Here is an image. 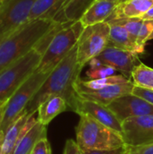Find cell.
<instances>
[{"label":"cell","mask_w":153,"mask_h":154,"mask_svg":"<svg viewBox=\"0 0 153 154\" xmlns=\"http://www.w3.org/2000/svg\"><path fill=\"white\" fill-rule=\"evenodd\" d=\"M131 78L134 86L153 91L152 68L141 62L133 69Z\"/></svg>","instance_id":"obj_23"},{"label":"cell","mask_w":153,"mask_h":154,"mask_svg":"<svg viewBox=\"0 0 153 154\" xmlns=\"http://www.w3.org/2000/svg\"><path fill=\"white\" fill-rule=\"evenodd\" d=\"M129 152L130 154H153V143L135 148H130Z\"/></svg>","instance_id":"obj_31"},{"label":"cell","mask_w":153,"mask_h":154,"mask_svg":"<svg viewBox=\"0 0 153 154\" xmlns=\"http://www.w3.org/2000/svg\"><path fill=\"white\" fill-rule=\"evenodd\" d=\"M89 69L86 72L88 79H99L115 75L116 70L109 66L101 64L96 58L89 63Z\"/></svg>","instance_id":"obj_24"},{"label":"cell","mask_w":153,"mask_h":154,"mask_svg":"<svg viewBox=\"0 0 153 154\" xmlns=\"http://www.w3.org/2000/svg\"><path fill=\"white\" fill-rule=\"evenodd\" d=\"M84 28L81 22L78 21L71 23L60 30L42 54L41 62L36 70L41 72H51L77 45Z\"/></svg>","instance_id":"obj_4"},{"label":"cell","mask_w":153,"mask_h":154,"mask_svg":"<svg viewBox=\"0 0 153 154\" xmlns=\"http://www.w3.org/2000/svg\"><path fill=\"white\" fill-rule=\"evenodd\" d=\"M72 111L77 113L78 116H89L102 125L109 127L122 135V123L117 119L108 106H105L93 101L85 100L78 97Z\"/></svg>","instance_id":"obj_12"},{"label":"cell","mask_w":153,"mask_h":154,"mask_svg":"<svg viewBox=\"0 0 153 154\" xmlns=\"http://www.w3.org/2000/svg\"><path fill=\"white\" fill-rule=\"evenodd\" d=\"M122 136L128 149L153 143V115L122 122Z\"/></svg>","instance_id":"obj_9"},{"label":"cell","mask_w":153,"mask_h":154,"mask_svg":"<svg viewBox=\"0 0 153 154\" xmlns=\"http://www.w3.org/2000/svg\"><path fill=\"white\" fill-rule=\"evenodd\" d=\"M50 73V72H41L35 70L22 84L5 105L0 131L5 134V132L19 119L28 104L45 82Z\"/></svg>","instance_id":"obj_5"},{"label":"cell","mask_w":153,"mask_h":154,"mask_svg":"<svg viewBox=\"0 0 153 154\" xmlns=\"http://www.w3.org/2000/svg\"><path fill=\"white\" fill-rule=\"evenodd\" d=\"M131 81V79H127L122 74L119 75H114L111 77L104 78V79H88V80H84L81 79L80 78L77 80L76 85L79 88H86V89H90V90H98L109 86L113 85H117V84H123V83H127Z\"/></svg>","instance_id":"obj_22"},{"label":"cell","mask_w":153,"mask_h":154,"mask_svg":"<svg viewBox=\"0 0 153 154\" xmlns=\"http://www.w3.org/2000/svg\"><path fill=\"white\" fill-rule=\"evenodd\" d=\"M45 137H47V128L37 121V123L21 137L14 154H31L35 144Z\"/></svg>","instance_id":"obj_20"},{"label":"cell","mask_w":153,"mask_h":154,"mask_svg":"<svg viewBox=\"0 0 153 154\" xmlns=\"http://www.w3.org/2000/svg\"><path fill=\"white\" fill-rule=\"evenodd\" d=\"M36 115L37 112L28 114L24 110L19 119L5 132L3 144V154L14 153L21 137L37 123L38 120Z\"/></svg>","instance_id":"obj_14"},{"label":"cell","mask_w":153,"mask_h":154,"mask_svg":"<svg viewBox=\"0 0 153 154\" xmlns=\"http://www.w3.org/2000/svg\"><path fill=\"white\" fill-rule=\"evenodd\" d=\"M2 4H3V0H0V7H1V5H2Z\"/></svg>","instance_id":"obj_36"},{"label":"cell","mask_w":153,"mask_h":154,"mask_svg":"<svg viewBox=\"0 0 153 154\" xmlns=\"http://www.w3.org/2000/svg\"><path fill=\"white\" fill-rule=\"evenodd\" d=\"M127 147L119 148L116 150H110V151H81L82 154H125L128 152Z\"/></svg>","instance_id":"obj_30"},{"label":"cell","mask_w":153,"mask_h":154,"mask_svg":"<svg viewBox=\"0 0 153 154\" xmlns=\"http://www.w3.org/2000/svg\"><path fill=\"white\" fill-rule=\"evenodd\" d=\"M57 23L37 19L23 25L0 42V73L32 51L38 42Z\"/></svg>","instance_id":"obj_2"},{"label":"cell","mask_w":153,"mask_h":154,"mask_svg":"<svg viewBox=\"0 0 153 154\" xmlns=\"http://www.w3.org/2000/svg\"><path fill=\"white\" fill-rule=\"evenodd\" d=\"M81 70L82 68L78 62V47L76 45L50 73L39 91L26 106V113H36L39 106L51 96L62 97L72 111L78 98L75 84L79 79Z\"/></svg>","instance_id":"obj_1"},{"label":"cell","mask_w":153,"mask_h":154,"mask_svg":"<svg viewBox=\"0 0 153 154\" xmlns=\"http://www.w3.org/2000/svg\"><path fill=\"white\" fill-rule=\"evenodd\" d=\"M132 94L142 97V99L146 100L147 102H149L151 105H153V91H151V90L144 89V88H138V87L134 86L133 88Z\"/></svg>","instance_id":"obj_28"},{"label":"cell","mask_w":153,"mask_h":154,"mask_svg":"<svg viewBox=\"0 0 153 154\" xmlns=\"http://www.w3.org/2000/svg\"><path fill=\"white\" fill-rule=\"evenodd\" d=\"M153 6V0H125L120 3L106 21L142 16Z\"/></svg>","instance_id":"obj_17"},{"label":"cell","mask_w":153,"mask_h":154,"mask_svg":"<svg viewBox=\"0 0 153 154\" xmlns=\"http://www.w3.org/2000/svg\"><path fill=\"white\" fill-rule=\"evenodd\" d=\"M108 108L121 123L129 118L153 115V105L132 93L115 99Z\"/></svg>","instance_id":"obj_10"},{"label":"cell","mask_w":153,"mask_h":154,"mask_svg":"<svg viewBox=\"0 0 153 154\" xmlns=\"http://www.w3.org/2000/svg\"><path fill=\"white\" fill-rule=\"evenodd\" d=\"M133 87L134 84L131 80L127 83L113 85L98 90H90V89L82 88L75 84V90L77 96L79 98L93 101L100 105H103L105 106H108L115 99L124 95L131 94Z\"/></svg>","instance_id":"obj_13"},{"label":"cell","mask_w":153,"mask_h":154,"mask_svg":"<svg viewBox=\"0 0 153 154\" xmlns=\"http://www.w3.org/2000/svg\"><path fill=\"white\" fill-rule=\"evenodd\" d=\"M95 0H64L60 11L54 17L57 23L78 22Z\"/></svg>","instance_id":"obj_16"},{"label":"cell","mask_w":153,"mask_h":154,"mask_svg":"<svg viewBox=\"0 0 153 154\" xmlns=\"http://www.w3.org/2000/svg\"><path fill=\"white\" fill-rule=\"evenodd\" d=\"M107 23H113L119 24L123 26L130 34L132 39L137 43V38L138 34L140 32V30L142 28L143 20H142L140 17H133V18H122V19H117V20H113L109 21Z\"/></svg>","instance_id":"obj_25"},{"label":"cell","mask_w":153,"mask_h":154,"mask_svg":"<svg viewBox=\"0 0 153 154\" xmlns=\"http://www.w3.org/2000/svg\"><path fill=\"white\" fill-rule=\"evenodd\" d=\"M119 4L117 0H95L79 21L84 27L106 22Z\"/></svg>","instance_id":"obj_15"},{"label":"cell","mask_w":153,"mask_h":154,"mask_svg":"<svg viewBox=\"0 0 153 154\" xmlns=\"http://www.w3.org/2000/svg\"><path fill=\"white\" fill-rule=\"evenodd\" d=\"M77 143L83 151H110L126 147L123 136L89 116L79 115Z\"/></svg>","instance_id":"obj_3"},{"label":"cell","mask_w":153,"mask_h":154,"mask_svg":"<svg viewBox=\"0 0 153 154\" xmlns=\"http://www.w3.org/2000/svg\"><path fill=\"white\" fill-rule=\"evenodd\" d=\"M5 105H3L0 106V126L2 125V121H3V118H4V114H5Z\"/></svg>","instance_id":"obj_34"},{"label":"cell","mask_w":153,"mask_h":154,"mask_svg":"<svg viewBox=\"0 0 153 154\" xmlns=\"http://www.w3.org/2000/svg\"><path fill=\"white\" fill-rule=\"evenodd\" d=\"M36 0H4L0 7V42L28 23Z\"/></svg>","instance_id":"obj_8"},{"label":"cell","mask_w":153,"mask_h":154,"mask_svg":"<svg viewBox=\"0 0 153 154\" xmlns=\"http://www.w3.org/2000/svg\"><path fill=\"white\" fill-rule=\"evenodd\" d=\"M110 24V35L108 46L133 52L137 55L142 54L145 49L140 47L130 36L128 32L121 25L108 23Z\"/></svg>","instance_id":"obj_19"},{"label":"cell","mask_w":153,"mask_h":154,"mask_svg":"<svg viewBox=\"0 0 153 154\" xmlns=\"http://www.w3.org/2000/svg\"><path fill=\"white\" fill-rule=\"evenodd\" d=\"M67 101L60 96H51L37 108V120L47 126L57 116L68 109Z\"/></svg>","instance_id":"obj_18"},{"label":"cell","mask_w":153,"mask_h":154,"mask_svg":"<svg viewBox=\"0 0 153 154\" xmlns=\"http://www.w3.org/2000/svg\"><path fill=\"white\" fill-rule=\"evenodd\" d=\"M5 139V133L0 131V154H3V144Z\"/></svg>","instance_id":"obj_33"},{"label":"cell","mask_w":153,"mask_h":154,"mask_svg":"<svg viewBox=\"0 0 153 154\" xmlns=\"http://www.w3.org/2000/svg\"><path fill=\"white\" fill-rule=\"evenodd\" d=\"M41 55L35 50L0 73V106L6 104L22 84L37 69Z\"/></svg>","instance_id":"obj_6"},{"label":"cell","mask_w":153,"mask_h":154,"mask_svg":"<svg viewBox=\"0 0 153 154\" xmlns=\"http://www.w3.org/2000/svg\"><path fill=\"white\" fill-rule=\"evenodd\" d=\"M79 154H82V152H81V153H79Z\"/></svg>","instance_id":"obj_39"},{"label":"cell","mask_w":153,"mask_h":154,"mask_svg":"<svg viewBox=\"0 0 153 154\" xmlns=\"http://www.w3.org/2000/svg\"><path fill=\"white\" fill-rule=\"evenodd\" d=\"M139 55L121 50L115 47L107 46L96 59L103 65L109 66L122 75L131 79V75L133 69L140 64Z\"/></svg>","instance_id":"obj_11"},{"label":"cell","mask_w":153,"mask_h":154,"mask_svg":"<svg viewBox=\"0 0 153 154\" xmlns=\"http://www.w3.org/2000/svg\"><path fill=\"white\" fill-rule=\"evenodd\" d=\"M31 154H51L50 144L47 137L41 139L33 147Z\"/></svg>","instance_id":"obj_27"},{"label":"cell","mask_w":153,"mask_h":154,"mask_svg":"<svg viewBox=\"0 0 153 154\" xmlns=\"http://www.w3.org/2000/svg\"><path fill=\"white\" fill-rule=\"evenodd\" d=\"M153 31V20H147V21H143L142 28L140 30V32L138 34V38H137V44L145 49V45L146 42H148V39L150 37V35L151 34Z\"/></svg>","instance_id":"obj_26"},{"label":"cell","mask_w":153,"mask_h":154,"mask_svg":"<svg viewBox=\"0 0 153 154\" xmlns=\"http://www.w3.org/2000/svg\"><path fill=\"white\" fill-rule=\"evenodd\" d=\"M81 153V150L77 142H74L71 139H69L65 143V148L63 154H79Z\"/></svg>","instance_id":"obj_29"},{"label":"cell","mask_w":153,"mask_h":154,"mask_svg":"<svg viewBox=\"0 0 153 154\" xmlns=\"http://www.w3.org/2000/svg\"><path fill=\"white\" fill-rule=\"evenodd\" d=\"M142 20L143 21H147V20H153V6L151 8H150L142 16L140 17Z\"/></svg>","instance_id":"obj_32"},{"label":"cell","mask_w":153,"mask_h":154,"mask_svg":"<svg viewBox=\"0 0 153 154\" xmlns=\"http://www.w3.org/2000/svg\"><path fill=\"white\" fill-rule=\"evenodd\" d=\"M119 3H122V2H124V1H125V0H117Z\"/></svg>","instance_id":"obj_37"},{"label":"cell","mask_w":153,"mask_h":154,"mask_svg":"<svg viewBox=\"0 0 153 154\" xmlns=\"http://www.w3.org/2000/svg\"><path fill=\"white\" fill-rule=\"evenodd\" d=\"M151 40H153V31H152V32H151V34L150 35V37H149L148 41H151Z\"/></svg>","instance_id":"obj_35"},{"label":"cell","mask_w":153,"mask_h":154,"mask_svg":"<svg viewBox=\"0 0 153 154\" xmlns=\"http://www.w3.org/2000/svg\"><path fill=\"white\" fill-rule=\"evenodd\" d=\"M110 24L107 22L84 28L77 44L78 62L82 69L108 46Z\"/></svg>","instance_id":"obj_7"},{"label":"cell","mask_w":153,"mask_h":154,"mask_svg":"<svg viewBox=\"0 0 153 154\" xmlns=\"http://www.w3.org/2000/svg\"><path fill=\"white\" fill-rule=\"evenodd\" d=\"M64 0H36L29 15L28 23L37 19L53 20L60 11Z\"/></svg>","instance_id":"obj_21"},{"label":"cell","mask_w":153,"mask_h":154,"mask_svg":"<svg viewBox=\"0 0 153 154\" xmlns=\"http://www.w3.org/2000/svg\"><path fill=\"white\" fill-rule=\"evenodd\" d=\"M125 154H130V152H129V150H128V152H127Z\"/></svg>","instance_id":"obj_38"}]
</instances>
